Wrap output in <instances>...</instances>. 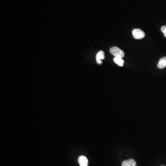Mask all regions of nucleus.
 Wrapping results in <instances>:
<instances>
[{
  "instance_id": "6",
  "label": "nucleus",
  "mask_w": 166,
  "mask_h": 166,
  "mask_svg": "<svg viewBox=\"0 0 166 166\" xmlns=\"http://www.w3.org/2000/svg\"><path fill=\"white\" fill-rule=\"evenodd\" d=\"M113 61L115 62L116 64H117L118 66L120 67H123L124 63V61L120 57H115V58L113 59Z\"/></svg>"
},
{
  "instance_id": "2",
  "label": "nucleus",
  "mask_w": 166,
  "mask_h": 166,
  "mask_svg": "<svg viewBox=\"0 0 166 166\" xmlns=\"http://www.w3.org/2000/svg\"><path fill=\"white\" fill-rule=\"evenodd\" d=\"M133 35L136 39H141L145 38V33L139 29H135L133 30Z\"/></svg>"
},
{
  "instance_id": "9",
  "label": "nucleus",
  "mask_w": 166,
  "mask_h": 166,
  "mask_svg": "<svg viewBox=\"0 0 166 166\" xmlns=\"http://www.w3.org/2000/svg\"></svg>"
},
{
  "instance_id": "1",
  "label": "nucleus",
  "mask_w": 166,
  "mask_h": 166,
  "mask_svg": "<svg viewBox=\"0 0 166 166\" xmlns=\"http://www.w3.org/2000/svg\"><path fill=\"white\" fill-rule=\"evenodd\" d=\"M110 51V53L115 57H120L122 58L124 56V53L123 51L117 47H113L111 48Z\"/></svg>"
},
{
  "instance_id": "7",
  "label": "nucleus",
  "mask_w": 166,
  "mask_h": 166,
  "mask_svg": "<svg viewBox=\"0 0 166 166\" xmlns=\"http://www.w3.org/2000/svg\"><path fill=\"white\" fill-rule=\"evenodd\" d=\"M105 59L104 52L102 51H100L96 56V59L104 60Z\"/></svg>"
},
{
  "instance_id": "4",
  "label": "nucleus",
  "mask_w": 166,
  "mask_h": 166,
  "mask_svg": "<svg viewBox=\"0 0 166 166\" xmlns=\"http://www.w3.org/2000/svg\"><path fill=\"white\" fill-rule=\"evenodd\" d=\"M122 166H137V163L133 159H129L123 162Z\"/></svg>"
},
{
  "instance_id": "8",
  "label": "nucleus",
  "mask_w": 166,
  "mask_h": 166,
  "mask_svg": "<svg viewBox=\"0 0 166 166\" xmlns=\"http://www.w3.org/2000/svg\"><path fill=\"white\" fill-rule=\"evenodd\" d=\"M161 30L164 34V37L166 38V26H162L161 27Z\"/></svg>"
},
{
  "instance_id": "5",
  "label": "nucleus",
  "mask_w": 166,
  "mask_h": 166,
  "mask_svg": "<svg viewBox=\"0 0 166 166\" xmlns=\"http://www.w3.org/2000/svg\"><path fill=\"white\" fill-rule=\"evenodd\" d=\"M157 67L160 69H162L166 67V56L162 58L159 60V62L157 64Z\"/></svg>"
},
{
  "instance_id": "3",
  "label": "nucleus",
  "mask_w": 166,
  "mask_h": 166,
  "mask_svg": "<svg viewBox=\"0 0 166 166\" xmlns=\"http://www.w3.org/2000/svg\"><path fill=\"white\" fill-rule=\"evenodd\" d=\"M78 162L80 166H88V160L84 156H81L78 158Z\"/></svg>"
}]
</instances>
